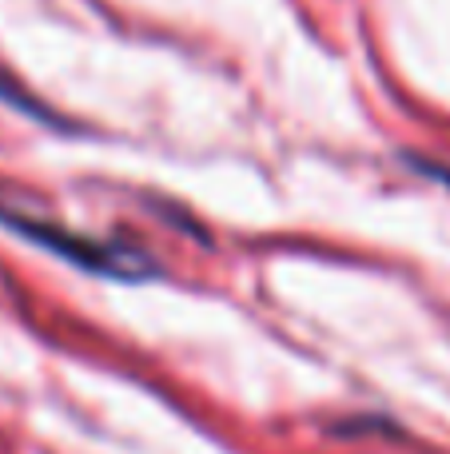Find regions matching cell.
Here are the masks:
<instances>
[{
	"instance_id": "6da1fadb",
	"label": "cell",
	"mask_w": 450,
	"mask_h": 454,
	"mask_svg": "<svg viewBox=\"0 0 450 454\" xmlns=\"http://www.w3.org/2000/svg\"><path fill=\"white\" fill-rule=\"evenodd\" d=\"M0 223L28 235L32 243L56 251L60 259L84 267V271L112 275V279H151V275H159L156 259L140 247H128V243H100V239H88V235L64 231V227H56V223L28 220V215H12V212H0Z\"/></svg>"
},
{
	"instance_id": "7a4b0ae2",
	"label": "cell",
	"mask_w": 450,
	"mask_h": 454,
	"mask_svg": "<svg viewBox=\"0 0 450 454\" xmlns=\"http://www.w3.org/2000/svg\"><path fill=\"white\" fill-rule=\"evenodd\" d=\"M8 80H12V76H4V72H0V100L16 104V108H24V112H28V116H36V120H52V116H48V108H44V104L28 100V96H24L20 88H12V84H8ZM52 124H56V120H52Z\"/></svg>"
},
{
	"instance_id": "3957f363",
	"label": "cell",
	"mask_w": 450,
	"mask_h": 454,
	"mask_svg": "<svg viewBox=\"0 0 450 454\" xmlns=\"http://www.w3.org/2000/svg\"><path fill=\"white\" fill-rule=\"evenodd\" d=\"M415 168H419V172H427L431 180H443L446 188H450V168H438V164H431V160H411Z\"/></svg>"
}]
</instances>
